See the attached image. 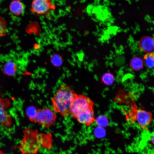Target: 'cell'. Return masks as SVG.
<instances>
[{
    "label": "cell",
    "instance_id": "7",
    "mask_svg": "<svg viewBox=\"0 0 154 154\" xmlns=\"http://www.w3.org/2000/svg\"><path fill=\"white\" fill-rule=\"evenodd\" d=\"M75 119L80 123L87 126L90 125L96 121L93 109H88L80 113Z\"/></svg>",
    "mask_w": 154,
    "mask_h": 154
},
{
    "label": "cell",
    "instance_id": "6",
    "mask_svg": "<svg viewBox=\"0 0 154 154\" xmlns=\"http://www.w3.org/2000/svg\"><path fill=\"white\" fill-rule=\"evenodd\" d=\"M134 121L142 129L147 128L152 121L151 114L143 110H137L134 114Z\"/></svg>",
    "mask_w": 154,
    "mask_h": 154
},
{
    "label": "cell",
    "instance_id": "12",
    "mask_svg": "<svg viewBox=\"0 0 154 154\" xmlns=\"http://www.w3.org/2000/svg\"><path fill=\"white\" fill-rule=\"evenodd\" d=\"M143 62L148 68H154V53L150 52L145 54L143 57Z\"/></svg>",
    "mask_w": 154,
    "mask_h": 154
},
{
    "label": "cell",
    "instance_id": "19",
    "mask_svg": "<svg viewBox=\"0 0 154 154\" xmlns=\"http://www.w3.org/2000/svg\"><path fill=\"white\" fill-rule=\"evenodd\" d=\"M0 154H4L2 151L1 150H0Z\"/></svg>",
    "mask_w": 154,
    "mask_h": 154
},
{
    "label": "cell",
    "instance_id": "3",
    "mask_svg": "<svg viewBox=\"0 0 154 154\" xmlns=\"http://www.w3.org/2000/svg\"><path fill=\"white\" fill-rule=\"evenodd\" d=\"M56 118L54 111L50 108L45 107L39 108L37 110L34 122L37 123L43 127H48L55 123Z\"/></svg>",
    "mask_w": 154,
    "mask_h": 154
},
{
    "label": "cell",
    "instance_id": "16",
    "mask_svg": "<svg viewBox=\"0 0 154 154\" xmlns=\"http://www.w3.org/2000/svg\"><path fill=\"white\" fill-rule=\"evenodd\" d=\"M52 61L54 65L56 66L60 65L62 62L61 58L57 55H54L52 57Z\"/></svg>",
    "mask_w": 154,
    "mask_h": 154
},
{
    "label": "cell",
    "instance_id": "13",
    "mask_svg": "<svg viewBox=\"0 0 154 154\" xmlns=\"http://www.w3.org/2000/svg\"><path fill=\"white\" fill-rule=\"evenodd\" d=\"M114 80V78L112 74L109 72L103 74L102 77V81L107 85H111Z\"/></svg>",
    "mask_w": 154,
    "mask_h": 154
},
{
    "label": "cell",
    "instance_id": "4",
    "mask_svg": "<svg viewBox=\"0 0 154 154\" xmlns=\"http://www.w3.org/2000/svg\"><path fill=\"white\" fill-rule=\"evenodd\" d=\"M55 8L51 0H33L30 11L33 14L40 16L47 14Z\"/></svg>",
    "mask_w": 154,
    "mask_h": 154
},
{
    "label": "cell",
    "instance_id": "1",
    "mask_svg": "<svg viewBox=\"0 0 154 154\" xmlns=\"http://www.w3.org/2000/svg\"><path fill=\"white\" fill-rule=\"evenodd\" d=\"M76 94L69 86L63 84L57 89L52 97V105L54 111L64 117L70 115V108Z\"/></svg>",
    "mask_w": 154,
    "mask_h": 154
},
{
    "label": "cell",
    "instance_id": "15",
    "mask_svg": "<svg viewBox=\"0 0 154 154\" xmlns=\"http://www.w3.org/2000/svg\"><path fill=\"white\" fill-rule=\"evenodd\" d=\"M96 121L97 125L101 127L106 126L108 123L107 118L102 115L99 116L96 119Z\"/></svg>",
    "mask_w": 154,
    "mask_h": 154
},
{
    "label": "cell",
    "instance_id": "2",
    "mask_svg": "<svg viewBox=\"0 0 154 154\" xmlns=\"http://www.w3.org/2000/svg\"><path fill=\"white\" fill-rule=\"evenodd\" d=\"M94 103L88 97L83 95L76 94L70 108V115L75 118L81 112L93 109Z\"/></svg>",
    "mask_w": 154,
    "mask_h": 154
},
{
    "label": "cell",
    "instance_id": "11",
    "mask_svg": "<svg viewBox=\"0 0 154 154\" xmlns=\"http://www.w3.org/2000/svg\"><path fill=\"white\" fill-rule=\"evenodd\" d=\"M129 66L132 69L136 71H139L143 67L144 62L139 57H134L130 61Z\"/></svg>",
    "mask_w": 154,
    "mask_h": 154
},
{
    "label": "cell",
    "instance_id": "17",
    "mask_svg": "<svg viewBox=\"0 0 154 154\" xmlns=\"http://www.w3.org/2000/svg\"><path fill=\"white\" fill-rule=\"evenodd\" d=\"M4 22L2 18L0 17V35L4 33L5 31Z\"/></svg>",
    "mask_w": 154,
    "mask_h": 154
},
{
    "label": "cell",
    "instance_id": "18",
    "mask_svg": "<svg viewBox=\"0 0 154 154\" xmlns=\"http://www.w3.org/2000/svg\"><path fill=\"white\" fill-rule=\"evenodd\" d=\"M150 139L152 144L154 145V133L151 136Z\"/></svg>",
    "mask_w": 154,
    "mask_h": 154
},
{
    "label": "cell",
    "instance_id": "9",
    "mask_svg": "<svg viewBox=\"0 0 154 154\" xmlns=\"http://www.w3.org/2000/svg\"><path fill=\"white\" fill-rule=\"evenodd\" d=\"M23 3L19 0H14L11 3L9 9L11 13L13 15L19 16L22 14L25 10Z\"/></svg>",
    "mask_w": 154,
    "mask_h": 154
},
{
    "label": "cell",
    "instance_id": "14",
    "mask_svg": "<svg viewBox=\"0 0 154 154\" xmlns=\"http://www.w3.org/2000/svg\"><path fill=\"white\" fill-rule=\"evenodd\" d=\"M37 110L34 107L30 106L26 110V114L29 119L34 122L37 114Z\"/></svg>",
    "mask_w": 154,
    "mask_h": 154
},
{
    "label": "cell",
    "instance_id": "10",
    "mask_svg": "<svg viewBox=\"0 0 154 154\" xmlns=\"http://www.w3.org/2000/svg\"><path fill=\"white\" fill-rule=\"evenodd\" d=\"M4 74L9 76H13L16 73L17 66L15 62L12 60H8L4 64L3 67Z\"/></svg>",
    "mask_w": 154,
    "mask_h": 154
},
{
    "label": "cell",
    "instance_id": "5",
    "mask_svg": "<svg viewBox=\"0 0 154 154\" xmlns=\"http://www.w3.org/2000/svg\"><path fill=\"white\" fill-rule=\"evenodd\" d=\"M10 104L8 99L0 97V125L10 127L12 124V117L7 110Z\"/></svg>",
    "mask_w": 154,
    "mask_h": 154
},
{
    "label": "cell",
    "instance_id": "8",
    "mask_svg": "<svg viewBox=\"0 0 154 154\" xmlns=\"http://www.w3.org/2000/svg\"><path fill=\"white\" fill-rule=\"evenodd\" d=\"M139 47L140 50L143 52H151L154 49V39L149 36L143 37L139 41Z\"/></svg>",
    "mask_w": 154,
    "mask_h": 154
}]
</instances>
